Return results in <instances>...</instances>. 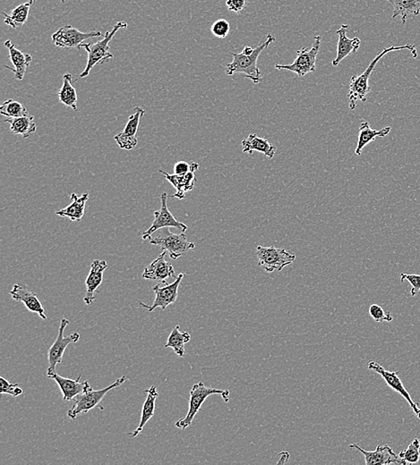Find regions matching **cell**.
<instances>
[{"instance_id": "1", "label": "cell", "mask_w": 420, "mask_h": 465, "mask_svg": "<svg viewBox=\"0 0 420 465\" xmlns=\"http://www.w3.org/2000/svg\"><path fill=\"white\" fill-rule=\"evenodd\" d=\"M275 36L269 34L267 35L265 43L260 44L254 49L246 46L241 53L231 52L233 60L226 66V75L243 74L247 78L253 81L254 84H259L263 79L259 66H257V60L263 50H266L270 43H275Z\"/></svg>"}, {"instance_id": "2", "label": "cell", "mask_w": 420, "mask_h": 465, "mask_svg": "<svg viewBox=\"0 0 420 465\" xmlns=\"http://www.w3.org/2000/svg\"><path fill=\"white\" fill-rule=\"evenodd\" d=\"M403 50H410V52H412L413 59H416V57H418L416 46L412 45V44H406V45L400 47L391 46L386 47V49H384L379 55H377L373 60H372V62L369 64L368 68L365 70V72H363V74L361 75L352 76L351 84H349L348 95L349 108H351L352 110H355L359 101H362V103L367 101L368 94L371 91V87L368 84L369 78H370L372 72L374 71L375 66H377V63L380 61L382 57L386 56L387 53Z\"/></svg>"}, {"instance_id": "3", "label": "cell", "mask_w": 420, "mask_h": 465, "mask_svg": "<svg viewBox=\"0 0 420 465\" xmlns=\"http://www.w3.org/2000/svg\"><path fill=\"white\" fill-rule=\"evenodd\" d=\"M129 24L126 22H119L115 27H113V31H107L103 40H99L96 43H82L81 47H84L85 52L88 53V60L87 66L82 74L79 75V78L82 79L87 78L94 66L101 64L103 65L104 63L109 62L113 59L114 56L111 54L110 43L114 39L116 34L120 29H126Z\"/></svg>"}, {"instance_id": "4", "label": "cell", "mask_w": 420, "mask_h": 465, "mask_svg": "<svg viewBox=\"0 0 420 465\" xmlns=\"http://www.w3.org/2000/svg\"><path fill=\"white\" fill-rule=\"evenodd\" d=\"M212 394H221L222 399L226 403L230 402V391L222 390L217 388H208L203 382L194 385L190 391L189 410L184 419L178 420L175 426L180 429H186L192 425L194 419L200 409L202 408L203 403Z\"/></svg>"}, {"instance_id": "5", "label": "cell", "mask_w": 420, "mask_h": 465, "mask_svg": "<svg viewBox=\"0 0 420 465\" xmlns=\"http://www.w3.org/2000/svg\"><path fill=\"white\" fill-rule=\"evenodd\" d=\"M149 240L151 244L158 245L162 251H166L170 258L174 260L196 248V244L187 240L184 232L174 234L168 230V228L160 229L158 235L154 237H151Z\"/></svg>"}, {"instance_id": "6", "label": "cell", "mask_w": 420, "mask_h": 465, "mask_svg": "<svg viewBox=\"0 0 420 465\" xmlns=\"http://www.w3.org/2000/svg\"><path fill=\"white\" fill-rule=\"evenodd\" d=\"M127 380L126 376H123L114 383L101 390H94L91 386L87 388L84 393L79 394L75 398V404L68 412L70 419L75 420L76 417L82 413H87L89 411L99 406L103 398L110 390L119 388Z\"/></svg>"}, {"instance_id": "7", "label": "cell", "mask_w": 420, "mask_h": 465, "mask_svg": "<svg viewBox=\"0 0 420 465\" xmlns=\"http://www.w3.org/2000/svg\"><path fill=\"white\" fill-rule=\"evenodd\" d=\"M322 37L320 35L314 36L313 46L311 47H302L298 50L297 57L291 65H279L276 64L275 68L278 70H289L298 75V78H304L308 73L317 70V55L319 53Z\"/></svg>"}, {"instance_id": "8", "label": "cell", "mask_w": 420, "mask_h": 465, "mask_svg": "<svg viewBox=\"0 0 420 465\" xmlns=\"http://www.w3.org/2000/svg\"><path fill=\"white\" fill-rule=\"evenodd\" d=\"M256 256L259 258V265L266 272H282L285 267L291 265L296 260V256L282 248L275 246L256 247Z\"/></svg>"}, {"instance_id": "9", "label": "cell", "mask_w": 420, "mask_h": 465, "mask_svg": "<svg viewBox=\"0 0 420 465\" xmlns=\"http://www.w3.org/2000/svg\"><path fill=\"white\" fill-rule=\"evenodd\" d=\"M70 321L68 318H63L60 321L59 335L57 337L52 347L48 353V362H49V368L47 371V377L55 374L57 365L61 364L64 353L69 344L76 343L80 339V334L78 332L73 333L68 337L65 336L66 327L68 326Z\"/></svg>"}, {"instance_id": "10", "label": "cell", "mask_w": 420, "mask_h": 465, "mask_svg": "<svg viewBox=\"0 0 420 465\" xmlns=\"http://www.w3.org/2000/svg\"><path fill=\"white\" fill-rule=\"evenodd\" d=\"M101 35L103 34L100 31L82 33L78 29L73 27L71 25H66V27L59 28L52 35V39L53 43L57 47H61V49L79 50L85 40L101 37Z\"/></svg>"}, {"instance_id": "11", "label": "cell", "mask_w": 420, "mask_h": 465, "mask_svg": "<svg viewBox=\"0 0 420 465\" xmlns=\"http://www.w3.org/2000/svg\"><path fill=\"white\" fill-rule=\"evenodd\" d=\"M184 273H180L177 276L176 280L171 284H165L164 286L161 285H156L154 286V291L155 294V299L152 305L144 304V302H138L140 307L147 309L149 312H152L157 308H161L165 310L168 305L173 304L176 302L178 296H179V288L184 279Z\"/></svg>"}, {"instance_id": "12", "label": "cell", "mask_w": 420, "mask_h": 465, "mask_svg": "<svg viewBox=\"0 0 420 465\" xmlns=\"http://www.w3.org/2000/svg\"><path fill=\"white\" fill-rule=\"evenodd\" d=\"M168 198L166 193H162L161 196V209L154 212V221L150 228L143 234V239L147 240L154 232L165 228H175L178 230L184 232L187 230V226L178 221L168 208L167 200Z\"/></svg>"}, {"instance_id": "13", "label": "cell", "mask_w": 420, "mask_h": 465, "mask_svg": "<svg viewBox=\"0 0 420 465\" xmlns=\"http://www.w3.org/2000/svg\"><path fill=\"white\" fill-rule=\"evenodd\" d=\"M368 368L371 369V371L377 372V374L381 375L391 390H393L397 392L398 394H400V396L403 397L404 399L409 403L410 408L413 410V412H414L417 417L420 419V406L413 401L408 390L404 387L399 375H398V371H387V369H384L383 366L380 365L379 363L377 362H369L368 363Z\"/></svg>"}, {"instance_id": "14", "label": "cell", "mask_w": 420, "mask_h": 465, "mask_svg": "<svg viewBox=\"0 0 420 465\" xmlns=\"http://www.w3.org/2000/svg\"><path fill=\"white\" fill-rule=\"evenodd\" d=\"M145 113V110L142 108H133V114L129 117L123 132L114 137L120 149L132 151L138 145V132L140 121Z\"/></svg>"}, {"instance_id": "15", "label": "cell", "mask_w": 420, "mask_h": 465, "mask_svg": "<svg viewBox=\"0 0 420 465\" xmlns=\"http://www.w3.org/2000/svg\"><path fill=\"white\" fill-rule=\"evenodd\" d=\"M349 448L357 449L365 457L367 465L407 464L406 462L397 455L388 445H377L375 451H365L358 444L349 445Z\"/></svg>"}, {"instance_id": "16", "label": "cell", "mask_w": 420, "mask_h": 465, "mask_svg": "<svg viewBox=\"0 0 420 465\" xmlns=\"http://www.w3.org/2000/svg\"><path fill=\"white\" fill-rule=\"evenodd\" d=\"M190 165V170L184 175H170L167 172L160 170L161 173L164 175L165 179L170 182L175 189L177 190L176 193L171 196V198L183 200L186 198V194L194 189L195 182L196 181V171L198 170L199 164L196 163V162H192Z\"/></svg>"}, {"instance_id": "17", "label": "cell", "mask_w": 420, "mask_h": 465, "mask_svg": "<svg viewBox=\"0 0 420 465\" xmlns=\"http://www.w3.org/2000/svg\"><path fill=\"white\" fill-rule=\"evenodd\" d=\"M167 251H162L148 267H146L143 272V278L148 280H155L167 284V279L170 278L177 279L173 264L168 263L166 259Z\"/></svg>"}, {"instance_id": "18", "label": "cell", "mask_w": 420, "mask_h": 465, "mask_svg": "<svg viewBox=\"0 0 420 465\" xmlns=\"http://www.w3.org/2000/svg\"><path fill=\"white\" fill-rule=\"evenodd\" d=\"M9 294L15 301L23 302L27 310L37 313L43 320H47L45 310L41 304L36 293L31 291L27 285L15 284Z\"/></svg>"}, {"instance_id": "19", "label": "cell", "mask_w": 420, "mask_h": 465, "mask_svg": "<svg viewBox=\"0 0 420 465\" xmlns=\"http://www.w3.org/2000/svg\"><path fill=\"white\" fill-rule=\"evenodd\" d=\"M107 267L108 263L106 260H95L92 261L90 272H89L87 279L85 280L87 291H85L84 302L87 305H91L95 299H96L95 294H96L98 288H100L101 283H103V274Z\"/></svg>"}, {"instance_id": "20", "label": "cell", "mask_w": 420, "mask_h": 465, "mask_svg": "<svg viewBox=\"0 0 420 465\" xmlns=\"http://www.w3.org/2000/svg\"><path fill=\"white\" fill-rule=\"evenodd\" d=\"M48 378L55 381L56 383L59 385L60 390H61L63 394V400L66 401V402L74 401L76 397L84 393L87 390V388L90 386L87 381L84 382L80 381L82 375L79 376L76 380H72V378L61 377V376L55 372V374L49 376Z\"/></svg>"}, {"instance_id": "21", "label": "cell", "mask_w": 420, "mask_h": 465, "mask_svg": "<svg viewBox=\"0 0 420 465\" xmlns=\"http://www.w3.org/2000/svg\"><path fill=\"white\" fill-rule=\"evenodd\" d=\"M4 46L8 50V57L10 59L15 69L8 66H6V68L12 70L15 73V79L22 81L24 78L28 66L33 61V57L30 54L24 53L22 50H18L10 40L5 41Z\"/></svg>"}, {"instance_id": "22", "label": "cell", "mask_w": 420, "mask_h": 465, "mask_svg": "<svg viewBox=\"0 0 420 465\" xmlns=\"http://www.w3.org/2000/svg\"><path fill=\"white\" fill-rule=\"evenodd\" d=\"M349 31L348 24H342V27L336 31L339 35L338 45H337V56L333 60V66H339L345 57L351 55L352 53L358 52L361 47V40L358 37L349 39L347 33Z\"/></svg>"}, {"instance_id": "23", "label": "cell", "mask_w": 420, "mask_h": 465, "mask_svg": "<svg viewBox=\"0 0 420 465\" xmlns=\"http://www.w3.org/2000/svg\"><path fill=\"white\" fill-rule=\"evenodd\" d=\"M241 145L244 154H252L254 152H259L269 158H273L277 151L275 145L262 137L257 136L256 133L248 135L247 138L242 141Z\"/></svg>"}, {"instance_id": "24", "label": "cell", "mask_w": 420, "mask_h": 465, "mask_svg": "<svg viewBox=\"0 0 420 465\" xmlns=\"http://www.w3.org/2000/svg\"><path fill=\"white\" fill-rule=\"evenodd\" d=\"M70 198L72 200L71 205L57 212L56 215L68 218L72 222H80L85 215V206H87L89 200V193H84L82 196H78L76 193H72Z\"/></svg>"}, {"instance_id": "25", "label": "cell", "mask_w": 420, "mask_h": 465, "mask_svg": "<svg viewBox=\"0 0 420 465\" xmlns=\"http://www.w3.org/2000/svg\"><path fill=\"white\" fill-rule=\"evenodd\" d=\"M145 392L147 394V397H146L144 406H143L141 420H140L138 429L135 431L129 433L130 437L132 438L138 437L140 433L143 431V429H144L146 423L154 415L155 403L158 397L157 388L152 386L148 390H145Z\"/></svg>"}, {"instance_id": "26", "label": "cell", "mask_w": 420, "mask_h": 465, "mask_svg": "<svg viewBox=\"0 0 420 465\" xmlns=\"http://www.w3.org/2000/svg\"><path fill=\"white\" fill-rule=\"evenodd\" d=\"M391 130V128L390 126L384 127V128L378 131L374 130L371 128L367 121L362 122L361 126H359L358 145L355 151L356 155L361 156L363 149H364L365 146L375 141L377 137H386L389 135Z\"/></svg>"}, {"instance_id": "27", "label": "cell", "mask_w": 420, "mask_h": 465, "mask_svg": "<svg viewBox=\"0 0 420 465\" xmlns=\"http://www.w3.org/2000/svg\"><path fill=\"white\" fill-rule=\"evenodd\" d=\"M393 8V18L402 17L403 24L420 14V0H387Z\"/></svg>"}, {"instance_id": "28", "label": "cell", "mask_w": 420, "mask_h": 465, "mask_svg": "<svg viewBox=\"0 0 420 465\" xmlns=\"http://www.w3.org/2000/svg\"><path fill=\"white\" fill-rule=\"evenodd\" d=\"M37 0H29L24 4L19 5L15 9H13L10 14H6L3 12L5 17V24L9 25L13 29H17L18 27H23L29 17L30 10L31 6Z\"/></svg>"}, {"instance_id": "29", "label": "cell", "mask_w": 420, "mask_h": 465, "mask_svg": "<svg viewBox=\"0 0 420 465\" xmlns=\"http://www.w3.org/2000/svg\"><path fill=\"white\" fill-rule=\"evenodd\" d=\"M6 123H9L10 130L14 135H22L24 138H28L34 135L37 130L36 124L34 122V116L15 117V119H8Z\"/></svg>"}, {"instance_id": "30", "label": "cell", "mask_w": 420, "mask_h": 465, "mask_svg": "<svg viewBox=\"0 0 420 465\" xmlns=\"http://www.w3.org/2000/svg\"><path fill=\"white\" fill-rule=\"evenodd\" d=\"M72 79L73 75L69 73L63 75V84L58 92V97L60 103L66 107L78 110V92L73 86Z\"/></svg>"}, {"instance_id": "31", "label": "cell", "mask_w": 420, "mask_h": 465, "mask_svg": "<svg viewBox=\"0 0 420 465\" xmlns=\"http://www.w3.org/2000/svg\"><path fill=\"white\" fill-rule=\"evenodd\" d=\"M191 339V335L187 331L181 332L180 327L176 326L174 330L171 331L170 337H168L167 343L165 344V348H173V351L180 357H184L186 350H184V345L189 343Z\"/></svg>"}, {"instance_id": "32", "label": "cell", "mask_w": 420, "mask_h": 465, "mask_svg": "<svg viewBox=\"0 0 420 465\" xmlns=\"http://www.w3.org/2000/svg\"><path fill=\"white\" fill-rule=\"evenodd\" d=\"M0 113L2 116L8 117V119H15V117H27L29 113L24 105L17 101L8 100L0 107Z\"/></svg>"}, {"instance_id": "33", "label": "cell", "mask_w": 420, "mask_h": 465, "mask_svg": "<svg viewBox=\"0 0 420 465\" xmlns=\"http://www.w3.org/2000/svg\"><path fill=\"white\" fill-rule=\"evenodd\" d=\"M399 457L407 464L419 463L420 459V441L419 438H415L412 444H410L408 448L400 452Z\"/></svg>"}, {"instance_id": "34", "label": "cell", "mask_w": 420, "mask_h": 465, "mask_svg": "<svg viewBox=\"0 0 420 465\" xmlns=\"http://www.w3.org/2000/svg\"><path fill=\"white\" fill-rule=\"evenodd\" d=\"M369 314L377 323H391L393 320V315L390 311H386L378 304H372L369 308Z\"/></svg>"}, {"instance_id": "35", "label": "cell", "mask_w": 420, "mask_h": 465, "mask_svg": "<svg viewBox=\"0 0 420 465\" xmlns=\"http://www.w3.org/2000/svg\"><path fill=\"white\" fill-rule=\"evenodd\" d=\"M211 31L213 35L217 38H226L231 31L230 23L225 19H219L212 25Z\"/></svg>"}, {"instance_id": "36", "label": "cell", "mask_w": 420, "mask_h": 465, "mask_svg": "<svg viewBox=\"0 0 420 465\" xmlns=\"http://www.w3.org/2000/svg\"><path fill=\"white\" fill-rule=\"evenodd\" d=\"M409 281L412 285V290H410V295L414 297L420 291V275L416 274H405L403 273L400 275V282Z\"/></svg>"}, {"instance_id": "37", "label": "cell", "mask_w": 420, "mask_h": 465, "mask_svg": "<svg viewBox=\"0 0 420 465\" xmlns=\"http://www.w3.org/2000/svg\"><path fill=\"white\" fill-rule=\"evenodd\" d=\"M0 382H1V390H0L1 394H10V396L15 397L23 394L24 391L21 388H19V384H12L2 377L0 378Z\"/></svg>"}, {"instance_id": "38", "label": "cell", "mask_w": 420, "mask_h": 465, "mask_svg": "<svg viewBox=\"0 0 420 465\" xmlns=\"http://www.w3.org/2000/svg\"><path fill=\"white\" fill-rule=\"evenodd\" d=\"M226 6H227L229 10L240 13L247 8V0H227Z\"/></svg>"}, {"instance_id": "39", "label": "cell", "mask_w": 420, "mask_h": 465, "mask_svg": "<svg viewBox=\"0 0 420 465\" xmlns=\"http://www.w3.org/2000/svg\"><path fill=\"white\" fill-rule=\"evenodd\" d=\"M191 165L186 161H179L175 163L173 170L174 174L184 175L190 170Z\"/></svg>"}, {"instance_id": "40", "label": "cell", "mask_w": 420, "mask_h": 465, "mask_svg": "<svg viewBox=\"0 0 420 465\" xmlns=\"http://www.w3.org/2000/svg\"><path fill=\"white\" fill-rule=\"evenodd\" d=\"M289 459V454L288 452L283 451L282 453L279 454V461L277 462L278 464H283L287 463Z\"/></svg>"}, {"instance_id": "41", "label": "cell", "mask_w": 420, "mask_h": 465, "mask_svg": "<svg viewBox=\"0 0 420 465\" xmlns=\"http://www.w3.org/2000/svg\"><path fill=\"white\" fill-rule=\"evenodd\" d=\"M60 1H61L62 3H65L66 0H60Z\"/></svg>"}]
</instances>
